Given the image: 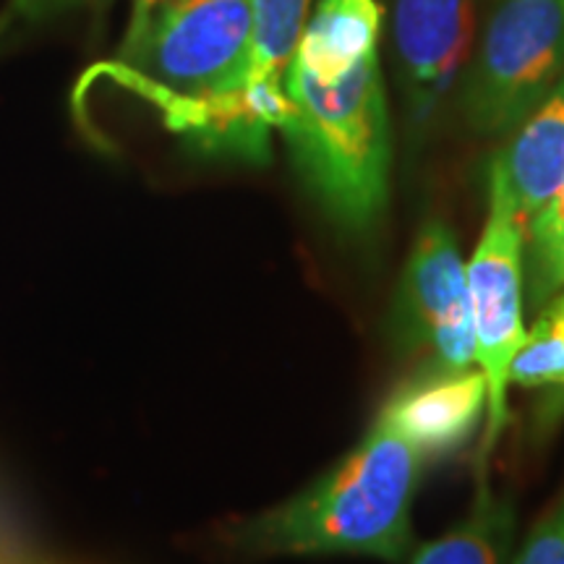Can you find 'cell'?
Here are the masks:
<instances>
[{
    "instance_id": "6da1fadb",
    "label": "cell",
    "mask_w": 564,
    "mask_h": 564,
    "mask_svg": "<svg viewBox=\"0 0 564 564\" xmlns=\"http://www.w3.org/2000/svg\"><path fill=\"white\" fill-rule=\"evenodd\" d=\"M423 453L379 411L356 449L329 474L230 531L246 556H369L403 562L413 549V497Z\"/></svg>"
},
{
    "instance_id": "7a4b0ae2",
    "label": "cell",
    "mask_w": 564,
    "mask_h": 564,
    "mask_svg": "<svg viewBox=\"0 0 564 564\" xmlns=\"http://www.w3.org/2000/svg\"><path fill=\"white\" fill-rule=\"evenodd\" d=\"M282 133L316 202L345 230L366 232L390 199L392 137L387 91L373 51L333 79L291 61Z\"/></svg>"
},
{
    "instance_id": "3957f363",
    "label": "cell",
    "mask_w": 564,
    "mask_h": 564,
    "mask_svg": "<svg viewBox=\"0 0 564 564\" xmlns=\"http://www.w3.org/2000/svg\"><path fill=\"white\" fill-rule=\"evenodd\" d=\"M253 0H171L126 45L133 82L165 110L175 131L246 89L251 70Z\"/></svg>"
},
{
    "instance_id": "277c9868",
    "label": "cell",
    "mask_w": 564,
    "mask_h": 564,
    "mask_svg": "<svg viewBox=\"0 0 564 564\" xmlns=\"http://www.w3.org/2000/svg\"><path fill=\"white\" fill-rule=\"evenodd\" d=\"M562 79L564 0H494L463 82L465 123L507 137Z\"/></svg>"
},
{
    "instance_id": "5b68a950",
    "label": "cell",
    "mask_w": 564,
    "mask_h": 564,
    "mask_svg": "<svg viewBox=\"0 0 564 564\" xmlns=\"http://www.w3.org/2000/svg\"><path fill=\"white\" fill-rule=\"evenodd\" d=\"M523 236L510 183L494 158L489 167V212L474 257L465 262L470 316L476 335V366L486 377L489 403L481 453L489 455L505 432L510 364L525 337L523 327Z\"/></svg>"
},
{
    "instance_id": "8992f818",
    "label": "cell",
    "mask_w": 564,
    "mask_h": 564,
    "mask_svg": "<svg viewBox=\"0 0 564 564\" xmlns=\"http://www.w3.org/2000/svg\"><path fill=\"white\" fill-rule=\"evenodd\" d=\"M394 337L408 350L429 356V371H465L476 366L468 272L453 228L426 220L394 295Z\"/></svg>"
},
{
    "instance_id": "52a82bcc",
    "label": "cell",
    "mask_w": 564,
    "mask_h": 564,
    "mask_svg": "<svg viewBox=\"0 0 564 564\" xmlns=\"http://www.w3.org/2000/svg\"><path fill=\"white\" fill-rule=\"evenodd\" d=\"M394 53L413 126L453 87L474 34V0H394Z\"/></svg>"
},
{
    "instance_id": "ba28073f",
    "label": "cell",
    "mask_w": 564,
    "mask_h": 564,
    "mask_svg": "<svg viewBox=\"0 0 564 564\" xmlns=\"http://www.w3.org/2000/svg\"><path fill=\"white\" fill-rule=\"evenodd\" d=\"M489 403V387L481 369L426 371L400 387L384 411L403 429L423 457L444 455L460 447L481 421Z\"/></svg>"
},
{
    "instance_id": "9c48e42d",
    "label": "cell",
    "mask_w": 564,
    "mask_h": 564,
    "mask_svg": "<svg viewBox=\"0 0 564 564\" xmlns=\"http://www.w3.org/2000/svg\"><path fill=\"white\" fill-rule=\"evenodd\" d=\"M497 160L525 225L564 181V79L512 131Z\"/></svg>"
},
{
    "instance_id": "30bf717a",
    "label": "cell",
    "mask_w": 564,
    "mask_h": 564,
    "mask_svg": "<svg viewBox=\"0 0 564 564\" xmlns=\"http://www.w3.org/2000/svg\"><path fill=\"white\" fill-rule=\"evenodd\" d=\"M382 6L377 0H319L293 61L319 79L340 76L377 51Z\"/></svg>"
},
{
    "instance_id": "8fae6325",
    "label": "cell",
    "mask_w": 564,
    "mask_h": 564,
    "mask_svg": "<svg viewBox=\"0 0 564 564\" xmlns=\"http://www.w3.org/2000/svg\"><path fill=\"white\" fill-rule=\"evenodd\" d=\"M514 507L481 481L470 512L440 539L415 549L411 564H502L512 546Z\"/></svg>"
},
{
    "instance_id": "7c38bea8",
    "label": "cell",
    "mask_w": 564,
    "mask_h": 564,
    "mask_svg": "<svg viewBox=\"0 0 564 564\" xmlns=\"http://www.w3.org/2000/svg\"><path fill=\"white\" fill-rule=\"evenodd\" d=\"M308 9H312V0H253L251 87L285 84V70L306 30Z\"/></svg>"
},
{
    "instance_id": "4fadbf2b",
    "label": "cell",
    "mask_w": 564,
    "mask_h": 564,
    "mask_svg": "<svg viewBox=\"0 0 564 564\" xmlns=\"http://www.w3.org/2000/svg\"><path fill=\"white\" fill-rule=\"evenodd\" d=\"M523 280L535 312L564 288V181L544 207L525 223Z\"/></svg>"
},
{
    "instance_id": "5bb4252c",
    "label": "cell",
    "mask_w": 564,
    "mask_h": 564,
    "mask_svg": "<svg viewBox=\"0 0 564 564\" xmlns=\"http://www.w3.org/2000/svg\"><path fill=\"white\" fill-rule=\"evenodd\" d=\"M510 384L564 390V293L539 312L510 364Z\"/></svg>"
},
{
    "instance_id": "9a60e30c",
    "label": "cell",
    "mask_w": 564,
    "mask_h": 564,
    "mask_svg": "<svg viewBox=\"0 0 564 564\" xmlns=\"http://www.w3.org/2000/svg\"><path fill=\"white\" fill-rule=\"evenodd\" d=\"M512 564H564V494L535 520Z\"/></svg>"
},
{
    "instance_id": "2e32d148",
    "label": "cell",
    "mask_w": 564,
    "mask_h": 564,
    "mask_svg": "<svg viewBox=\"0 0 564 564\" xmlns=\"http://www.w3.org/2000/svg\"><path fill=\"white\" fill-rule=\"evenodd\" d=\"M154 6H158V0H133V17H131L129 34H126V45H131V42L144 32L147 21L152 19Z\"/></svg>"
},
{
    "instance_id": "e0dca14e",
    "label": "cell",
    "mask_w": 564,
    "mask_h": 564,
    "mask_svg": "<svg viewBox=\"0 0 564 564\" xmlns=\"http://www.w3.org/2000/svg\"><path fill=\"white\" fill-rule=\"evenodd\" d=\"M0 564H53L30 554H17V552H0Z\"/></svg>"
},
{
    "instance_id": "ac0fdd59",
    "label": "cell",
    "mask_w": 564,
    "mask_h": 564,
    "mask_svg": "<svg viewBox=\"0 0 564 564\" xmlns=\"http://www.w3.org/2000/svg\"><path fill=\"white\" fill-rule=\"evenodd\" d=\"M42 3L45 0H13L11 9L17 13H26V17H34V13H42Z\"/></svg>"
},
{
    "instance_id": "d6986e66",
    "label": "cell",
    "mask_w": 564,
    "mask_h": 564,
    "mask_svg": "<svg viewBox=\"0 0 564 564\" xmlns=\"http://www.w3.org/2000/svg\"><path fill=\"white\" fill-rule=\"evenodd\" d=\"M76 3H87V0H45V3H42V11H61Z\"/></svg>"
}]
</instances>
